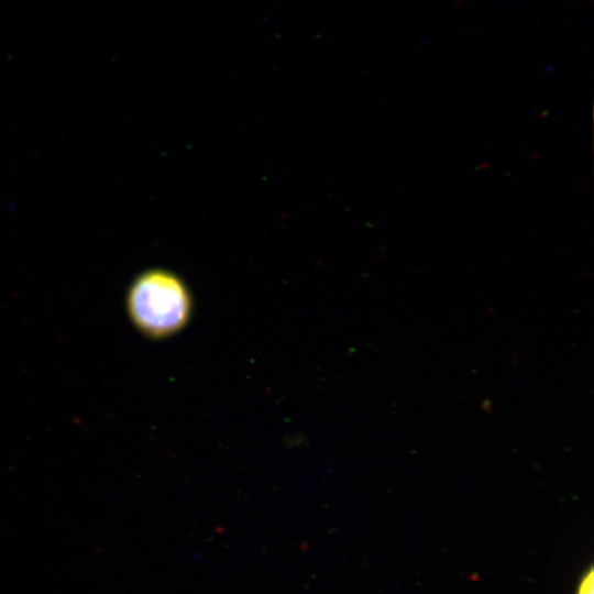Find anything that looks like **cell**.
<instances>
[{
	"label": "cell",
	"instance_id": "7a4b0ae2",
	"mask_svg": "<svg viewBox=\"0 0 594 594\" xmlns=\"http://www.w3.org/2000/svg\"><path fill=\"white\" fill-rule=\"evenodd\" d=\"M575 594H594V571L592 568L583 574Z\"/></svg>",
	"mask_w": 594,
	"mask_h": 594
},
{
	"label": "cell",
	"instance_id": "6da1fadb",
	"mask_svg": "<svg viewBox=\"0 0 594 594\" xmlns=\"http://www.w3.org/2000/svg\"><path fill=\"white\" fill-rule=\"evenodd\" d=\"M125 309L140 333L162 340L177 334L189 323L194 301L187 284L177 274L150 268L130 284Z\"/></svg>",
	"mask_w": 594,
	"mask_h": 594
}]
</instances>
